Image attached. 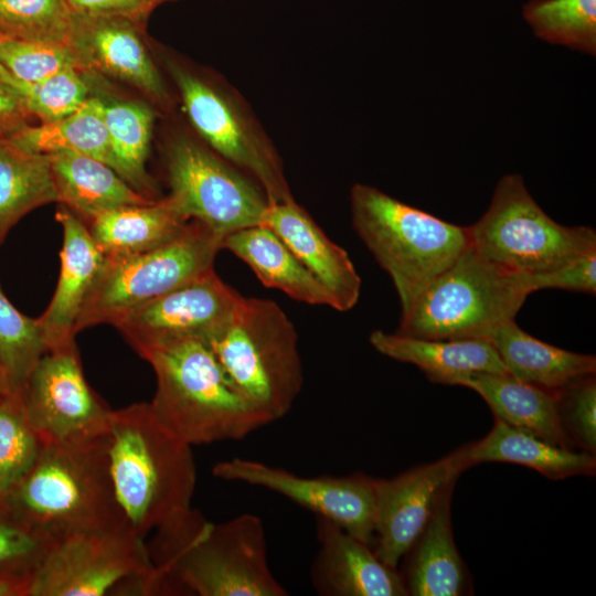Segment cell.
Listing matches in <instances>:
<instances>
[{
	"label": "cell",
	"mask_w": 596,
	"mask_h": 596,
	"mask_svg": "<svg viewBox=\"0 0 596 596\" xmlns=\"http://www.w3.org/2000/svg\"><path fill=\"white\" fill-rule=\"evenodd\" d=\"M67 44L85 72L123 81L158 103L167 102V89L140 35L138 22L121 17L73 13Z\"/></svg>",
	"instance_id": "17"
},
{
	"label": "cell",
	"mask_w": 596,
	"mask_h": 596,
	"mask_svg": "<svg viewBox=\"0 0 596 596\" xmlns=\"http://www.w3.org/2000/svg\"><path fill=\"white\" fill-rule=\"evenodd\" d=\"M146 543L152 566L146 596H286L267 558L263 521L243 513L221 523L192 507Z\"/></svg>",
	"instance_id": "1"
},
{
	"label": "cell",
	"mask_w": 596,
	"mask_h": 596,
	"mask_svg": "<svg viewBox=\"0 0 596 596\" xmlns=\"http://www.w3.org/2000/svg\"><path fill=\"white\" fill-rule=\"evenodd\" d=\"M146 361L156 375L151 411L190 446L240 440L265 425L227 380L207 343L179 341Z\"/></svg>",
	"instance_id": "4"
},
{
	"label": "cell",
	"mask_w": 596,
	"mask_h": 596,
	"mask_svg": "<svg viewBox=\"0 0 596 596\" xmlns=\"http://www.w3.org/2000/svg\"><path fill=\"white\" fill-rule=\"evenodd\" d=\"M110 472L129 529L140 539L191 508L196 485L192 446L155 416L149 403L113 409Z\"/></svg>",
	"instance_id": "3"
},
{
	"label": "cell",
	"mask_w": 596,
	"mask_h": 596,
	"mask_svg": "<svg viewBox=\"0 0 596 596\" xmlns=\"http://www.w3.org/2000/svg\"><path fill=\"white\" fill-rule=\"evenodd\" d=\"M456 385L478 393L496 419L573 449L561 425L556 392L523 382L509 373H473L459 379Z\"/></svg>",
	"instance_id": "23"
},
{
	"label": "cell",
	"mask_w": 596,
	"mask_h": 596,
	"mask_svg": "<svg viewBox=\"0 0 596 596\" xmlns=\"http://www.w3.org/2000/svg\"><path fill=\"white\" fill-rule=\"evenodd\" d=\"M11 391L7 374L0 364V400L3 398Z\"/></svg>",
	"instance_id": "44"
},
{
	"label": "cell",
	"mask_w": 596,
	"mask_h": 596,
	"mask_svg": "<svg viewBox=\"0 0 596 596\" xmlns=\"http://www.w3.org/2000/svg\"><path fill=\"white\" fill-rule=\"evenodd\" d=\"M0 65L25 83L42 81L68 67L82 70L76 53L66 43L10 38L0 43Z\"/></svg>",
	"instance_id": "37"
},
{
	"label": "cell",
	"mask_w": 596,
	"mask_h": 596,
	"mask_svg": "<svg viewBox=\"0 0 596 596\" xmlns=\"http://www.w3.org/2000/svg\"><path fill=\"white\" fill-rule=\"evenodd\" d=\"M72 24L66 0H0V34L7 38L67 44Z\"/></svg>",
	"instance_id": "34"
},
{
	"label": "cell",
	"mask_w": 596,
	"mask_h": 596,
	"mask_svg": "<svg viewBox=\"0 0 596 596\" xmlns=\"http://www.w3.org/2000/svg\"><path fill=\"white\" fill-rule=\"evenodd\" d=\"M523 18L541 40L595 56L596 0H530Z\"/></svg>",
	"instance_id": "32"
},
{
	"label": "cell",
	"mask_w": 596,
	"mask_h": 596,
	"mask_svg": "<svg viewBox=\"0 0 596 596\" xmlns=\"http://www.w3.org/2000/svg\"><path fill=\"white\" fill-rule=\"evenodd\" d=\"M4 39H7V36L0 34V43H1Z\"/></svg>",
	"instance_id": "45"
},
{
	"label": "cell",
	"mask_w": 596,
	"mask_h": 596,
	"mask_svg": "<svg viewBox=\"0 0 596 596\" xmlns=\"http://www.w3.org/2000/svg\"><path fill=\"white\" fill-rule=\"evenodd\" d=\"M74 14L121 17L142 21L162 0H66Z\"/></svg>",
	"instance_id": "41"
},
{
	"label": "cell",
	"mask_w": 596,
	"mask_h": 596,
	"mask_svg": "<svg viewBox=\"0 0 596 596\" xmlns=\"http://www.w3.org/2000/svg\"><path fill=\"white\" fill-rule=\"evenodd\" d=\"M207 344L265 425L291 409L304 384L298 333L275 301L242 297L227 326Z\"/></svg>",
	"instance_id": "6"
},
{
	"label": "cell",
	"mask_w": 596,
	"mask_h": 596,
	"mask_svg": "<svg viewBox=\"0 0 596 596\" xmlns=\"http://www.w3.org/2000/svg\"><path fill=\"white\" fill-rule=\"evenodd\" d=\"M507 372L512 376L557 392L568 384L596 373V358L543 342L510 320L489 338Z\"/></svg>",
	"instance_id": "25"
},
{
	"label": "cell",
	"mask_w": 596,
	"mask_h": 596,
	"mask_svg": "<svg viewBox=\"0 0 596 596\" xmlns=\"http://www.w3.org/2000/svg\"><path fill=\"white\" fill-rule=\"evenodd\" d=\"M103 114L115 171L136 191L152 199L156 187L147 172L155 114L136 100H104Z\"/></svg>",
	"instance_id": "31"
},
{
	"label": "cell",
	"mask_w": 596,
	"mask_h": 596,
	"mask_svg": "<svg viewBox=\"0 0 596 596\" xmlns=\"http://www.w3.org/2000/svg\"><path fill=\"white\" fill-rule=\"evenodd\" d=\"M85 73L88 72L68 67L35 83L21 82L9 75L29 115L44 124L64 118L85 105L92 96Z\"/></svg>",
	"instance_id": "36"
},
{
	"label": "cell",
	"mask_w": 596,
	"mask_h": 596,
	"mask_svg": "<svg viewBox=\"0 0 596 596\" xmlns=\"http://www.w3.org/2000/svg\"><path fill=\"white\" fill-rule=\"evenodd\" d=\"M494 422L483 438L469 444L472 466L480 462L518 464L553 480L595 475L594 454L565 448L499 419L494 418Z\"/></svg>",
	"instance_id": "28"
},
{
	"label": "cell",
	"mask_w": 596,
	"mask_h": 596,
	"mask_svg": "<svg viewBox=\"0 0 596 596\" xmlns=\"http://www.w3.org/2000/svg\"><path fill=\"white\" fill-rule=\"evenodd\" d=\"M32 118L11 82L7 70L0 65V137H11L29 126Z\"/></svg>",
	"instance_id": "42"
},
{
	"label": "cell",
	"mask_w": 596,
	"mask_h": 596,
	"mask_svg": "<svg viewBox=\"0 0 596 596\" xmlns=\"http://www.w3.org/2000/svg\"><path fill=\"white\" fill-rule=\"evenodd\" d=\"M52 202H58V195L49 156L0 137V246L24 215Z\"/></svg>",
	"instance_id": "29"
},
{
	"label": "cell",
	"mask_w": 596,
	"mask_h": 596,
	"mask_svg": "<svg viewBox=\"0 0 596 596\" xmlns=\"http://www.w3.org/2000/svg\"><path fill=\"white\" fill-rule=\"evenodd\" d=\"M103 107L100 97L91 96L77 111L55 121L29 125L8 138L33 153H81L115 170Z\"/></svg>",
	"instance_id": "30"
},
{
	"label": "cell",
	"mask_w": 596,
	"mask_h": 596,
	"mask_svg": "<svg viewBox=\"0 0 596 596\" xmlns=\"http://www.w3.org/2000/svg\"><path fill=\"white\" fill-rule=\"evenodd\" d=\"M168 198L188 220L226 235L262 224L268 200L256 181L213 150L188 138L167 152Z\"/></svg>",
	"instance_id": "11"
},
{
	"label": "cell",
	"mask_w": 596,
	"mask_h": 596,
	"mask_svg": "<svg viewBox=\"0 0 596 596\" xmlns=\"http://www.w3.org/2000/svg\"><path fill=\"white\" fill-rule=\"evenodd\" d=\"M53 543L0 505V575L30 582Z\"/></svg>",
	"instance_id": "38"
},
{
	"label": "cell",
	"mask_w": 596,
	"mask_h": 596,
	"mask_svg": "<svg viewBox=\"0 0 596 596\" xmlns=\"http://www.w3.org/2000/svg\"><path fill=\"white\" fill-rule=\"evenodd\" d=\"M242 297L211 269L132 309L114 327L146 360L179 341L211 342L227 326Z\"/></svg>",
	"instance_id": "14"
},
{
	"label": "cell",
	"mask_w": 596,
	"mask_h": 596,
	"mask_svg": "<svg viewBox=\"0 0 596 596\" xmlns=\"http://www.w3.org/2000/svg\"><path fill=\"white\" fill-rule=\"evenodd\" d=\"M561 425L573 447L595 455L596 380L582 377L556 392Z\"/></svg>",
	"instance_id": "39"
},
{
	"label": "cell",
	"mask_w": 596,
	"mask_h": 596,
	"mask_svg": "<svg viewBox=\"0 0 596 596\" xmlns=\"http://www.w3.org/2000/svg\"><path fill=\"white\" fill-rule=\"evenodd\" d=\"M317 519L319 550L311 566V583L324 596H405L397 568L386 565L373 547L337 523Z\"/></svg>",
	"instance_id": "18"
},
{
	"label": "cell",
	"mask_w": 596,
	"mask_h": 596,
	"mask_svg": "<svg viewBox=\"0 0 596 596\" xmlns=\"http://www.w3.org/2000/svg\"><path fill=\"white\" fill-rule=\"evenodd\" d=\"M529 295L521 275L488 263L469 244L401 316L396 332L423 339L489 340L515 318Z\"/></svg>",
	"instance_id": "7"
},
{
	"label": "cell",
	"mask_w": 596,
	"mask_h": 596,
	"mask_svg": "<svg viewBox=\"0 0 596 596\" xmlns=\"http://www.w3.org/2000/svg\"><path fill=\"white\" fill-rule=\"evenodd\" d=\"M0 505L53 542L129 529L111 478L108 434L82 444H44L32 469Z\"/></svg>",
	"instance_id": "2"
},
{
	"label": "cell",
	"mask_w": 596,
	"mask_h": 596,
	"mask_svg": "<svg viewBox=\"0 0 596 596\" xmlns=\"http://www.w3.org/2000/svg\"><path fill=\"white\" fill-rule=\"evenodd\" d=\"M19 393L44 444H82L108 434L113 409L86 381L75 342L46 351Z\"/></svg>",
	"instance_id": "12"
},
{
	"label": "cell",
	"mask_w": 596,
	"mask_h": 596,
	"mask_svg": "<svg viewBox=\"0 0 596 596\" xmlns=\"http://www.w3.org/2000/svg\"><path fill=\"white\" fill-rule=\"evenodd\" d=\"M169 68L190 121L212 150L253 177L269 204L294 200L278 157L236 98L178 64Z\"/></svg>",
	"instance_id": "13"
},
{
	"label": "cell",
	"mask_w": 596,
	"mask_h": 596,
	"mask_svg": "<svg viewBox=\"0 0 596 596\" xmlns=\"http://www.w3.org/2000/svg\"><path fill=\"white\" fill-rule=\"evenodd\" d=\"M467 227L473 251L513 275L541 273L596 248L594 228L552 220L520 174L502 177L486 213Z\"/></svg>",
	"instance_id": "8"
},
{
	"label": "cell",
	"mask_w": 596,
	"mask_h": 596,
	"mask_svg": "<svg viewBox=\"0 0 596 596\" xmlns=\"http://www.w3.org/2000/svg\"><path fill=\"white\" fill-rule=\"evenodd\" d=\"M47 351L36 318L21 313L0 287V364L12 392H20Z\"/></svg>",
	"instance_id": "35"
},
{
	"label": "cell",
	"mask_w": 596,
	"mask_h": 596,
	"mask_svg": "<svg viewBox=\"0 0 596 596\" xmlns=\"http://www.w3.org/2000/svg\"><path fill=\"white\" fill-rule=\"evenodd\" d=\"M213 476L276 492L373 545L375 482L362 472L349 476L302 477L246 458H231L213 467Z\"/></svg>",
	"instance_id": "15"
},
{
	"label": "cell",
	"mask_w": 596,
	"mask_h": 596,
	"mask_svg": "<svg viewBox=\"0 0 596 596\" xmlns=\"http://www.w3.org/2000/svg\"><path fill=\"white\" fill-rule=\"evenodd\" d=\"M457 479L440 489L424 528L403 556L405 566L401 575L407 595L459 596L469 589V572L451 528V497Z\"/></svg>",
	"instance_id": "21"
},
{
	"label": "cell",
	"mask_w": 596,
	"mask_h": 596,
	"mask_svg": "<svg viewBox=\"0 0 596 596\" xmlns=\"http://www.w3.org/2000/svg\"><path fill=\"white\" fill-rule=\"evenodd\" d=\"M29 579L0 575V596H28Z\"/></svg>",
	"instance_id": "43"
},
{
	"label": "cell",
	"mask_w": 596,
	"mask_h": 596,
	"mask_svg": "<svg viewBox=\"0 0 596 596\" xmlns=\"http://www.w3.org/2000/svg\"><path fill=\"white\" fill-rule=\"evenodd\" d=\"M469 444L429 464L375 482L373 550L397 568L424 528L440 489L471 467Z\"/></svg>",
	"instance_id": "16"
},
{
	"label": "cell",
	"mask_w": 596,
	"mask_h": 596,
	"mask_svg": "<svg viewBox=\"0 0 596 596\" xmlns=\"http://www.w3.org/2000/svg\"><path fill=\"white\" fill-rule=\"evenodd\" d=\"M151 571L146 540L131 530L78 533L51 545L28 596L145 595Z\"/></svg>",
	"instance_id": "10"
},
{
	"label": "cell",
	"mask_w": 596,
	"mask_h": 596,
	"mask_svg": "<svg viewBox=\"0 0 596 596\" xmlns=\"http://www.w3.org/2000/svg\"><path fill=\"white\" fill-rule=\"evenodd\" d=\"M55 219L63 230L61 269L52 300L36 318L47 351L75 342V323L106 263L77 215L61 205Z\"/></svg>",
	"instance_id": "19"
},
{
	"label": "cell",
	"mask_w": 596,
	"mask_h": 596,
	"mask_svg": "<svg viewBox=\"0 0 596 596\" xmlns=\"http://www.w3.org/2000/svg\"><path fill=\"white\" fill-rule=\"evenodd\" d=\"M185 219L168 196L150 203L103 212L86 223L106 258H119L157 248L182 233Z\"/></svg>",
	"instance_id": "27"
},
{
	"label": "cell",
	"mask_w": 596,
	"mask_h": 596,
	"mask_svg": "<svg viewBox=\"0 0 596 596\" xmlns=\"http://www.w3.org/2000/svg\"><path fill=\"white\" fill-rule=\"evenodd\" d=\"M58 202L85 224L96 215L151 200L128 184L108 164L75 152L47 155Z\"/></svg>",
	"instance_id": "24"
},
{
	"label": "cell",
	"mask_w": 596,
	"mask_h": 596,
	"mask_svg": "<svg viewBox=\"0 0 596 596\" xmlns=\"http://www.w3.org/2000/svg\"><path fill=\"white\" fill-rule=\"evenodd\" d=\"M352 225L390 275L402 315L469 246L467 226L448 223L365 184L351 190Z\"/></svg>",
	"instance_id": "5"
},
{
	"label": "cell",
	"mask_w": 596,
	"mask_h": 596,
	"mask_svg": "<svg viewBox=\"0 0 596 596\" xmlns=\"http://www.w3.org/2000/svg\"><path fill=\"white\" fill-rule=\"evenodd\" d=\"M369 340L379 353L417 366L434 383L456 385L473 373H508L486 339H423L374 330Z\"/></svg>",
	"instance_id": "22"
},
{
	"label": "cell",
	"mask_w": 596,
	"mask_h": 596,
	"mask_svg": "<svg viewBox=\"0 0 596 596\" xmlns=\"http://www.w3.org/2000/svg\"><path fill=\"white\" fill-rule=\"evenodd\" d=\"M44 443L31 426L19 392L0 400V502L24 479Z\"/></svg>",
	"instance_id": "33"
},
{
	"label": "cell",
	"mask_w": 596,
	"mask_h": 596,
	"mask_svg": "<svg viewBox=\"0 0 596 596\" xmlns=\"http://www.w3.org/2000/svg\"><path fill=\"white\" fill-rule=\"evenodd\" d=\"M222 247L243 260L264 286L300 302L331 307L327 290L268 226L235 231L223 238Z\"/></svg>",
	"instance_id": "26"
},
{
	"label": "cell",
	"mask_w": 596,
	"mask_h": 596,
	"mask_svg": "<svg viewBox=\"0 0 596 596\" xmlns=\"http://www.w3.org/2000/svg\"><path fill=\"white\" fill-rule=\"evenodd\" d=\"M223 236L190 220L180 235L147 252L106 258L75 323V333L97 326H114L132 309L207 273Z\"/></svg>",
	"instance_id": "9"
},
{
	"label": "cell",
	"mask_w": 596,
	"mask_h": 596,
	"mask_svg": "<svg viewBox=\"0 0 596 596\" xmlns=\"http://www.w3.org/2000/svg\"><path fill=\"white\" fill-rule=\"evenodd\" d=\"M531 294L541 289H564L596 292V248L541 273L522 276Z\"/></svg>",
	"instance_id": "40"
},
{
	"label": "cell",
	"mask_w": 596,
	"mask_h": 596,
	"mask_svg": "<svg viewBox=\"0 0 596 596\" xmlns=\"http://www.w3.org/2000/svg\"><path fill=\"white\" fill-rule=\"evenodd\" d=\"M262 224L268 226L321 284L331 308L344 312L358 302L361 278L347 251L332 242L294 200L268 204Z\"/></svg>",
	"instance_id": "20"
}]
</instances>
